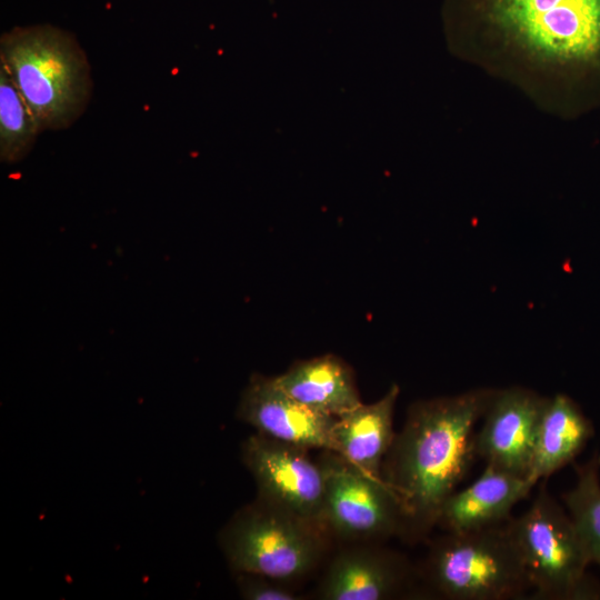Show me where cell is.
<instances>
[{
	"mask_svg": "<svg viewBox=\"0 0 600 600\" xmlns=\"http://www.w3.org/2000/svg\"><path fill=\"white\" fill-rule=\"evenodd\" d=\"M496 390L477 388L409 407L381 468L401 506L403 538L421 539L436 527L441 506L477 457L474 427Z\"/></svg>",
	"mask_w": 600,
	"mask_h": 600,
	"instance_id": "6da1fadb",
	"label": "cell"
},
{
	"mask_svg": "<svg viewBox=\"0 0 600 600\" xmlns=\"http://www.w3.org/2000/svg\"><path fill=\"white\" fill-rule=\"evenodd\" d=\"M2 64L39 132L69 128L84 111L92 81L84 51L68 31L49 23L1 34Z\"/></svg>",
	"mask_w": 600,
	"mask_h": 600,
	"instance_id": "7a4b0ae2",
	"label": "cell"
},
{
	"mask_svg": "<svg viewBox=\"0 0 600 600\" xmlns=\"http://www.w3.org/2000/svg\"><path fill=\"white\" fill-rule=\"evenodd\" d=\"M422 577L436 596L447 600L519 599L530 589L508 522L467 532H444L432 542Z\"/></svg>",
	"mask_w": 600,
	"mask_h": 600,
	"instance_id": "3957f363",
	"label": "cell"
},
{
	"mask_svg": "<svg viewBox=\"0 0 600 600\" xmlns=\"http://www.w3.org/2000/svg\"><path fill=\"white\" fill-rule=\"evenodd\" d=\"M320 524L261 499L241 508L220 533V544L237 573L291 581L309 573L326 551Z\"/></svg>",
	"mask_w": 600,
	"mask_h": 600,
	"instance_id": "277c9868",
	"label": "cell"
},
{
	"mask_svg": "<svg viewBox=\"0 0 600 600\" xmlns=\"http://www.w3.org/2000/svg\"><path fill=\"white\" fill-rule=\"evenodd\" d=\"M526 566L533 600L600 599L590 563L567 511L543 483L529 508L508 521Z\"/></svg>",
	"mask_w": 600,
	"mask_h": 600,
	"instance_id": "5b68a950",
	"label": "cell"
},
{
	"mask_svg": "<svg viewBox=\"0 0 600 600\" xmlns=\"http://www.w3.org/2000/svg\"><path fill=\"white\" fill-rule=\"evenodd\" d=\"M324 480L322 522L328 533L352 541L403 534V514L383 479L367 474L336 451L318 460Z\"/></svg>",
	"mask_w": 600,
	"mask_h": 600,
	"instance_id": "8992f818",
	"label": "cell"
},
{
	"mask_svg": "<svg viewBox=\"0 0 600 600\" xmlns=\"http://www.w3.org/2000/svg\"><path fill=\"white\" fill-rule=\"evenodd\" d=\"M308 450L257 432L242 444V461L259 499L323 527V473Z\"/></svg>",
	"mask_w": 600,
	"mask_h": 600,
	"instance_id": "52a82bcc",
	"label": "cell"
},
{
	"mask_svg": "<svg viewBox=\"0 0 600 600\" xmlns=\"http://www.w3.org/2000/svg\"><path fill=\"white\" fill-rule=\"evenodd\" d=\"M547 401V397L519 386L497 389L474 433L476 456L497 470L529 479L537 428Z\"/></svg>",
	"mask_w": 600,
	"mask_h": 600,
	"instance_id": "ba28073f",
	"label": "cell"
},
{
	"mask_svg": "<svg viewBox=\"0 0 600 600\" xmlns=\"http://www.w3.org/2000/svg\"><path fill=\"white\" fill-rule=\"evenodd\" d=\"M237 417L267 437L306 449L336 451L332 429L337 417L299 402L273 378L251 376L240 397Z\"/></svg>",
	"mask_w": 600,
	"mask_h": 600,
	"instance_id": "9c48e42d",
	"label": "cell"
},
{
	"mask_svg": "<svg viewBox=\"0 0 600 600\" xmlns=\"http://www.w3.org/2000/svg\"><path fill=\"white\" fill-rule=\"evenodd\" d=\"M408 561L391 550L357 546L337 553L318 589L323 600H388L409 586Z\"/></svg>",
	"mask_w": 600,
	"mask_h": 600,
	"instance_id": "30bf717a",
	"label": "cell"
},
{
	"mask_svg": "<svg viewBox=\"0 0 600 600\" xmlns=\"http://www.w3.org/2000/svg\"><path fill=\"white\" fill-rule=\"evenodd\" d=\"M534 486L529 479L486 464L470 486L448 497L440 508L436 527L458 533L504 524L511 519L512 508Z\"/></svg>",
	"mask_w": 600,
	"mask_h": 600,
	"instance_id": "8fae6325",
	"label": "cell"
},
{
	"mask_svg": "<svg viewBox=\"0 0 600 600\" xmlns=\"http://www.w3.org/2000/svg\"><path fill=\"white\" fill-rule=\"evenodd\" d=\"M400 393L392 384L373 403H360L337 417L332 429L336 452L369 476L382 479L383 460L393 442V411Z\"/></svg>",
	"mask_w": 600,
	"mask_h": 600,
	"instance_id": "7c38bea8",
	"label": "cell"
},
{
	"mask_svg": "<svg viewBox=\"0 0 600 600\" xmlns=\"http://www.w3.org/2000/svg\"><path fill=\"white\" fill-rule=\"evenodd\" d=\"M273 379L299 402L332 417L361 403L352 369L334 354L297 361Z\"/></svg>",
	"mask_w": 600,
	"mask_h": 600,
	"instance_id": "4fadbf2b",
	"label": "cell"
},
{
	"mask_svg": "<svg viewBox=\"0 0 600 600\" xmlns=\"http://www.w3.org/2000/svg\"><path fill=\"white\" fill-rule=\"evenodd\" d=\"M593 434L590 420L567 394L548 398L534 438L529 479H547L582 451Z\"/></svg>",
	"mask_w": 600,
	"mask_h": 600,
	"instance_id": "5bb4252c",
	"label": "cell"
},
{
	"mask_svg": "<svg viewBox=\"0 0 600 600\" xmlns=\"http://www.w3.org/2000/svg\"><path fill=\"white\" fill-rule=\"evenodd\" d=\"M577 481L562 496L590 562L600 566V477L599 460L592 457L576 466Z\"/></svg>",
	"mask_w": 600,
	"mask_h": 600,
	"instance_id": "9a60e30c",
	"label": "cell"
},
{
	"mask_svg": "<svg viewBox=\"0 0 600 600\" xmlns=\"http://www.w3.org/2000/svg\"><path fill=\"white\" fill-rule=\"evenodd\" d=\"M39 130L6 68L0 64V159L22 160L32 149Z\"/></svg>",
	"mask_w": 600,
	"mask_h": 600,
	"instance_id": "2e32d148",
	"label": "cell"
},
{
	"mask_svg": "<svg viewBox=\"0 0 600 600\" xmlns=\"http://www.w3.org/2000/svg\"><path fill=\"white\" fill-rule=\"evenodd\" d=\"M273 579L253 574L238 573V588L240 594L247 600H298L293 591L276 583Z\"/></svg>",
	"mask_w": 600,
	"mask_h": 600,
	"instance_id": "e0dca14e",
	"label": "cell"
}]
</instances>
